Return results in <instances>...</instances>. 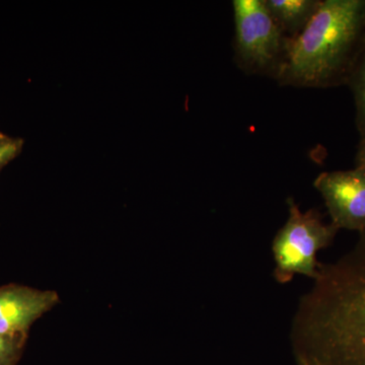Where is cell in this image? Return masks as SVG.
Wrapping results in <instances>:
<instances>
[{"label":"cell","instance_id":"8","mask_svg":"<svg viewBox=\"0 0 365 365\" xmlns=\"http://www.w3.org/2000/svg\"><path fill=\"white\" fill-rule=\"evenodd\" d=\"M346 86L351 91L353 98H354L355 111H356L355 123H356L360 138H364L365 137V48L355 63L351 76Z\"/></svg>","mask_w":365,"mask_h":365},{"label":"cell","instance_id":"6","mask_svg":"<svg viewBox=\"0 0 365 365\" xmlns=\"http://www.w3.org/2000/svg\"><path fill=\"white\" fill-rule=\"evenodd\" d=\"M58 294L51 290L40 292L26 287L0 289V334L24 337L36 319L58 302Z\"/></svg>","mask_w":365,"mask_h":365},{"label":"cell","instance_id":"10","mask_svg":"<svg viewBox=\"0 0 365 365\" xmlns=\"http://www.w3.org/2000/svg\"><path fill=\"white\" fill-rule=\"evenodd\" d=\"M23 141L13 140L6 136L0 138V167L13 160L21 150Z\"/></svg>","mask_w":365,"mask_h":365},{"label":"cell","instance_id":"3","mask_svg":"<svg viewBox=\"0 0 365 365\" xmlns=\"http://www.w3.org/2000/svg\"><path fill=\"white\" fill-rule=\"evenodd\" d=\"M287 222L272 242L274 278L280 284L290 282L295 275L314 280L321 266L318 253L332 245L339 230L324 222L318 209L302 212L294 198L287 199Z\"/></svg>","mask_w":365,"mask_h":365},{"label":"cell","instance_id":"2","mask_svg":"<svg viewBox=\"0 0 365 365\" xmlns=\"http://www.w3.org/2000/svg\"><path fill=\"white\" fill-rule=\"evenodd\" d=\"M365 48V0H321L307 28L288 45L278 85L346 86Z\"/></svg>","mask_w":365,"mask_h":365},{"label":"cell","instance_id":"11","mask_svg":"<svg viewBox=\"0 0 365 365\" xmlns=\"http://www.w3.org/2000/svg\"><path fill=\"white\" fill-rule=\"evenodd\" d=\"M355 163L356 165H365V137L360 138Z\"/></svg>","mask_w":365,"mask_h":365},{"label":"cell","instance_id":"5","mask_svg":"<svg viewBox=\"0 0 365 365\" xmlns=\"http://www.w3.org/2000/svg\"><path fill=\"white\" fill-rule=\"evenodd\" d=\"M314 188L323 197L331 223L338 230H365V165L319 174Z\"/></svg>","mask_w":365,"mask_h":365},{"label":"cell","instance_id":"4","mask_svg":"<svg viewBox=\"0 0 365 365\" xmlns=\"http://www.w3.org/2000/svg\"><path fill=\"white\" fill-rule=\"evenodd\" d=\"M235 62L252 76L277 81L290 39L268 13L263 0H234Z\"/></svg>","mask_w":365,"mask_h":365},{"label":"cell","instance_id":"1","mask_svg":"<svg viewBox=\"0 0 365 365\" xmlns=\"http://www.w3.org/2000/svg\"><path fill=\"white\" fill-rule=\"evenodd\" d=\"M292 322L297 357L318 365H365V230L347 254L321 264Z\"/></svg>","mask_w":365,"mask_h":365},{"label":"cell","instance_id":"9","mask_svg":"<svg viewBox=\"0 0 365 365\" xmlns=\"http://www.w3.org/2000/svg\"><path fill=\"white\" fill-rule=\"evenodd\" d=\"M23 338L0 334V365L14 364L18 359Z\"/></svg>","mask_w":365,"mask_h":365},{"label":"cell","instance_id":"13","mask_svg":"<svg viewBox=\"0 0 365 365\" xmlns=\"http://www.w3.org/2000/svg\"><path fill=\"white\" fill-rule=\"evenodd\" d=\"M1 137H4V134L0 133V138H1Z\"/></svg>","mask_w":365,"mask_h":365},{"label":"cell","instance_id":"12","mask_svg":"<svg viewBox=\"0 0 365 365\" xmlns=\"http://www.w3.org/2000/svg\"><path fill=\"white\" fill-rule=\"evenodd\" d=\"M299 365H318L316 362L312 361V360L304 359V357H299Z\"/></svg>","mask_w":365,"mask_h":365},{"label":"cell","instance_id":"7","mask_svg":"<svg viewBox=\"0 0 365 365\" xmlns=\"http://www.w3.org/2000/svg\"><path fill=\"white\" fill-rule=\"evenodd\" d=\"M268 13L289 39L299 35L318 11L321 0H263Z\"/></svg>","mask_w":365,"mask_h":365}]
</instances>
